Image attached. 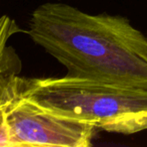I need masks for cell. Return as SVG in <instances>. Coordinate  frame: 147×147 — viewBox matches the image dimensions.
<instances>
[{
    "instance_id": "5b68a950",
    "label": "cell",
    "mask_w": 147,
    "mask_h": 147,
    "mask_svg": "<svg viewBox=\"0 0 147 147\" xmlns=\"http://www.w3.org/2000/svg\"><path fill=\"white\" fill-rule=\"evenodd\" d=\"M0 146L11 147L5 119V107H0Z\"/></svg>"
},
{
    "instance_id": "277c9868",
    "label": "cell",
    "mask_w": 147,
    "mask_h": 147,
    "mask_svg": "<svg viewBox=\"0 0 147 147\" xmlns=\"http://www.w3.org/2000/svg\"><path fill=\"white\" fill-rule=\"evenodd\" d=\"M21 31H23V29L20 28L14 18L6 14L0 16V74L17 55L13 47L8 46V41L13 36Z\"/></svg>"
},
{
    "instance_id": "3957f363",
    "label": "cell",
    "mask_w": 147,
    "mask_h": 147,
    "mask_svg": "<svg viewBox=\"0 0 147 147\" xmlns=\"http://www.w3.org/2000/svg\"><path fill=\"white\" fill-rule=\"evenodd\" d=\"M9 140L13 146L89 147L97 128L66 118L20 95L5 108Z\"/></svg>"
},
{
    "instance_id": "6da1fadb",
    "label": "cell",
    "mask_w": 147,
    "mask_h": 147,
    "mask_svg": "<svg viewBox=\"0 0 147 147\" xmlns=\"http://www.w3.org/2000/svg\"><path fill=\"white\" fill-rule=\"evenodd\" d=\"M27 34L65 67L66 76L147 89V36L124 16L45 2L31 13Z\"/></svg>"
},
{
    "instance_id": "7a4b0ae2",
    "label": "cell",
    "mask_w": 147,
    "mask_h": 147,
    "mask_svg": "<svg viewBox=\"0 0 147 147\" xmlns=\"http://www.w3.org/2000/svg\"><path fill=\"white\" fill-rule=\"evenodd\" d=\"M21 96L61 116L108 133L132 135L147 130V89L128 88L64 76L22 77Z\"/></svg>"
}]
</instances>
